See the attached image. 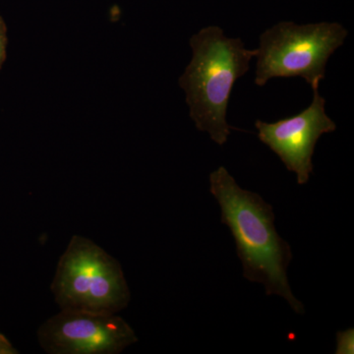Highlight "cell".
Here are the masks:
<instances>
[{
	"instance_id": "obj_1",
	"label": "cell",
	"mask_w": 354,
	"mask_h": 354,
	"mask_svg": "<svg viewBox=\"0 0 354 354\" xmlns=\"http://www.w3.org/2000/svg\"><path fill=\"white\" fill-rule=\"evenodd\" d=\"M209 181V192L221 207V223L236 244L244 278L264 286L266 295L283 297L295 313L304 314V305L288 281L292 251L277 232L272 205L258 193L241 188L225 167L211 172Z\"/></svg>"
},
{
	"instance_id": "obj_2",
	"label": "cell",
	"mask_w": 354,
	"mask_h": 354,
	"mask_svg": "<svg viewBox=\"0 0 354 354\" xmlns=\"http://www.w3.org/2000/svg\"><path fill=\"white\" fill-rule=\"evenodd\" d=\"M192 58L179 78L190 118L218 145L227 143L228 102L235 82L245 75L257 50H248L241 39L227 38L218 26L203 28L190 39Z\"/></svg>"
},
{
	"instance_id": "obj_3",
	"label": "cell",
	"mask_w": 354,
	"mask_h": 354,
	"mask_svg": "<svg viewBox=\"0 0 354 354\" xmlns=\"http://www.w3.org/2000/svg\"><path fill=\"white\" fill-rule=\"evenodd\" d=\"M50 290L60 310L118 314L131 300L120 263L81 235L70 239L58 261Z\"/></svg>"
},
{
	"instance_id": "obj_4",
	"label": "cell",
	"mask_w": 354,
	"mask_h": 354,
	"mask_svg": "<svg viewBox=\"0 0 354 354\" xmlns=\"http://www.w3.org/2000/svg\"><path fill=\"white\" fill-rule=\"evenodd\" d=\"M348 32L339 23L297 25L281 22L260 36L255 84L263 87L274 78L300 77L319 88L328 60L341 48Z\"/></svg>"
},
{
	"instance_id": "obj_5",
	"label": "cell",
	"mask_w": 354,
	"mask_h": 354,
	"mask_svg": "<svg viewBox=\"0 0 354 354\" xmlns=\"http://www.w3.org/2000/svg\"><path fill=\"white\" fill-rule=\"evenodd\" d=\"M38 341L48 354H120L138 337L118 314L64 309L39 327Z\"/></svg>"
},
{
	"instance_id": "obj_6",
	"label": "cell",
	"mask_w": 354,
	"mask_h": 354,
	"mask_svg": "<svg viewBox=\"0 0 354 354\" xmlns=\"http://www.w3.org/2000/svg\"><path fill=\"white\" fill-rule=\"evenodd\" d=\"M325 106L319 88H313L311 104L297 115L271 123L255 121L258 138L281 158L288 171L295 174L299 185L308 183L313 174L317 142L322 135L337 129Z\"/></svg>"
},
{
	"instance_id": "obj_7",
	"label": "cell",
	"mask_w": 354,
	"mask_h": 354,
	"mask_svg": "<svg viewBox=\"0 0 354 354\" xmlns=\"http://www.w3.org/2000/svg\"><path fill=\"white\" fill-rule=\"evenodd\" d=\"M337 339V348L335 354H353L354 353V329L349 328L344 330H339L335 335Z\"/></svg>"
},
{
	"instance_id": "obj_8",
	"label": "cell",
	"mask_w": 354,
	"mask_h": 354,
	"mask_svg": "<svg viewBox=\"0 0 354 354\" xmlns=\"http://www.w3.org/2000/svg\"><path fill=\"white\" fill-rule=\"evenodd\" d=\"M7 41V27L6 21H4L2 16L0 15V70L3 66L4 62L6 59V46Z\"/></svg>"
},
{
	"instance_id": "obj_9",
	"label": "cell",
	"mask_w": 354,
	"mask_h": 354,
	"mask_svg": "<svg viewBox=\"0 0 354 354\" xmlns=\"http://www.w3.org/2000/svg\"><path fill=\"white\" fill-rule=\"evenodd\" d=\"M17 349L13 348L11 342L0 333V354H17Z\"/></svg>"
}]
</instances>
